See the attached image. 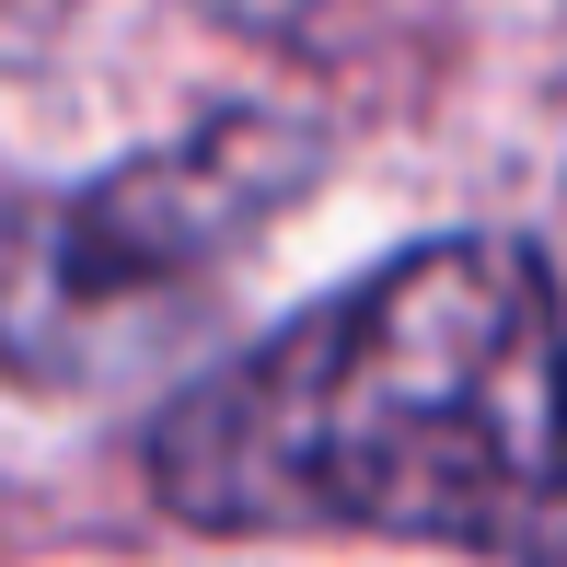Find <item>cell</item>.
Wrapping results in <instances>:
<instances>
[{
  "label": "cell",
  "instance_id": "1",
  "mask_svg": "<svg viewBox=\"0 0 567 567\" xmlns=\"http://www.w3.org/2000/svg\"><path fill=\"white\" fill-rule=\"evenodd\" d=\"M151 498L197 533L567 567V313L509 231H441L324 290L151 429Z\"/></svg>",
  "mask_w": 567,
  "mask_h": 567
},
{
  "label": "cell",
  "instance_id": "2",
  "mask_svg": "<svg viewBox=\"0 0 567 567\" xmlns=\"http://www.w3.org/2000/svg\"><path fill=\"white\" fill-rule=\"evenodd\" d=\"M301 186H313V127L209 116L47 209H0V348L105 337L140 301H174L220 255H244Z\"/></svg>",
  "mask_w": 567,
  "mask_h": 567
},
{
  "label": "cell",
  "instance_id": "3",
  "mask_svg": "<svg viewBox=\"0 0 567 567\" xmlns=\"http://www.w3.org/2000/svg\"><path fill=\"white\" fill-rule=\"evenodd\" d=\"M220 23H244V35H290V47H313L337 12H359V0H209Z\"/></svg>",
  "mask_w": 567,
  "mask_h": 567
}]
</instances>
